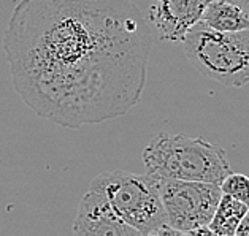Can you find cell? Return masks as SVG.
Instances as JSON below:
<instances>
[{
  "instance_id": "cell-1",
  "label": "cell",
  "mask_w": 249,
  "mask_h": 236,
  "mask_svg": "<svg viewBox=\"0 0 249 236\" xmlns=\"http://www.w3.org/2000/svg\"><path fill=\"white\" fill-rule=\"evenodd\" d=\"M2 48L24 103L38 118L81 129L140 103L153 34L130 0H19Z\"/></svg>"
},
{
  "instance_id": "cell-2",
  "label": "cell",
  "mask_w": 249,
  "mask_h": 236,
  "mask_svg": "<svg viewBox=\"0 0 249 236\" xmlns=\"http://www.w3.org/2000/svg\"><path fill=\"white\" fill-rule=\"evenodd\" d=\"M146 171L159 179H183L219 184L232 173L221 146L202 136L160 132L143 151Z\"/></svg>"
},
{
  "instance_id": "cell-3",
  "label": "cell",
  "mask_w": 249,
  "mask_h": 236,
  "mask_svg": "<svg viewBox=\"0 0 249 236\" xmlns=\"http://www.w3.org/2000/svg\"><path fill=\"white\" fill-rule=\"evenodd\" d=\"M183 50L200 75L227 87L249 84V29L219 32L200 21L184 37Z\"/></svg>"
},
{
  "instance_id": "cell-4",
  "label": "cell",
  "mask_w": 249,
  "mask_h": 236,
  "mask_svg": "<svg viewBox=\"0 0 249 236\" xmlns=\"http://www.w3.org/2000/svg\"><path fill=\"white\" fill-rule=\"evenodd\" d=\"M90 185L105 193L118 216L140 235H157L168 223L159 179L153 174L105 171Z\"/></svg>"
},
{
  "instance_id": "cell-5",
  "label": "cell",
  "mask_w": 249,
  "mask_h": 236,
  "mask_svg": "<svg viewBox=\"0 0 249 236\" xmlns=\"http://www.w3.org/2000/svg\"><path fill=\"white\" fill-rule=\"evenodd\" d=\"M159 185L168 223L175 230L189 235L198 227L210 225L222 197L219 184L162 178Z\"/></svg>"
},
{
  "instance_id": "cell-6",
  "label": "cell",
  "mask_w": 249,
  "mask_h": 236,
  "mask_svg": "<svg viewBox=\"0 0 249 236\" xmlns=\"http://www.w3.org/2000/svg\"><path fill=\"white\" fill-rule=\"evenodd\" d=\"M71 233L90 236H140L135 228L127 225L118 216L105 193L90 184L78 206Z\"/></svg>"
},
{
  "instance_id": "cell-7",
  "label": "cell",
  "mask_w": 249,
  "mask_h": 236,
  "mask_svg": "<svg viewBox=\"0 0 249 236\" xmlns=\"http://www.w3.org/2000/svg\"><path fill=\"white\" fill-rule=\"evenodd\" d=\"M211 0H151L149 21L162 40L183 41L187 32L202 21Z\"/></svg>"
},
{
  "instance_id": "cell-8",
  "label": "cell",
  "mask_w": 249,
  "mask_h": 236,
  "mask_svg": "<svg viewBox=\"0 0 249 236\" xmlns=\"http://www.w3.org/2000/svg\"><path fill=\"white\" fill-rule=\"evenodd\" d=\"M202 22L219 32H238L249 29V15L230 0H211L203 11Z\"/></svg>"
},
{
  "instance_id": "cell-9",
  "label": "cell",
  "mask_w": 249,
  "mask_h": 236,
  "mask_svg": "<svg viewBox=\"0 0 249 236\" xmlns=\"http://www.w3.org/2000/svg\"><path fill=\"white\" fill-rule=\"evenodd\" d=\"M249 213V208L240 200L222 193L219 204L214 211V216L210 222L211 232L214 236H235L243 217Z\"/></svg>"
},
{
  "instance_id": "cell-10",
  "label": "cell",
  "mask_w": 249,
  "mask_h": 236,
  "mask_svg": "<svg viewBox=\"0 0 249 236\" xmlns=\"http://www.w3.org/2000/svg\"><path fill=\"white\" fill-rule=\"evenodd\" d=\"M222 193L240 200L249 208V178L243 173H230L221 183Z\"/></svg>"
},
{
  "instance_id": "cell-11",
  "label": "cell",
  "mask_w": 249,
  "mask_h": 236,
  "mask_svg": "<svg viewBox=\"0 0 249 236\" xmlns=\"http://www.w3.org/2000/svg\"><path fill=\"white\" fill-rule=\"evenodd\" d=\"M235 236H249V214L243 217V220L240 222V225L235 232Z\"/></svg>"
},
{
  "instance_id": "cell-12",
  "label": "cell",
  "mask_w": 249,
  "mask_h": 236,
  "mask_svg": "<svg viewBox=\"0 0 249 236\" xmlns=\"http://www.w3.org/2000/svg\"><path fill=\"white\" fill-rule=\"evenodd\" d=\"M230 2L236 3V5H238V7H241V8L245 10L246 13L249 15V0H230Z\"/></svg>"
}]
</instances>
